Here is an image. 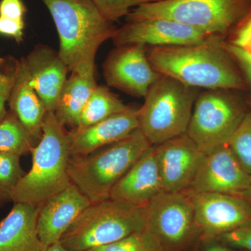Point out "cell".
<instances>
[{
  "instance_id": "1",
  "label": "cell",
  "mask_w": 251,
  "mask_h": 251,
  "mask_svg": "<svg viewBox=\"0 0 251 251\" xmlns=\"http://www.w3.org/2000/svg\"><path fill=\"white\" fill-rule=\"evenodd\" d=\"M154 70L185 85L206 90H243L247 82L221 37L192 46L153 47Z\"/></svg>"
},
{
  "instance_id": "2",
  "label": "cell",
  "mask_w": 251,
  "mask_h": 251,
  "mask_svg": "<svg viewBox=\"0 0 251 251\" xmlns=\"http://www.w3.org/2000/svg\"><path fill=\"white\" fill-rule=\"evenodd\" d=\"M57 28L59 57L69 71L95 77V58L100 46L116 28L91 0H42Z\"/></svg>"
},
{
  "instance_id": "3",
  "label": "cell",
  "mask_w": 251,
  "mask_h": 251,
  "mask_svg": "<svg viewBox=\"0 0 251 251\" xmlns=\"http://www.w3.org/2000/svg\"><path fill=\"white\" fill-rule=\"evenodd\" d=\"M31 153L30 171L20 180L12 202L40 206L72 184L68 171L72 157L69 132L54 112L46 113L42 136Z\"/></svg>"
},
{
  "instance_id": "4",
  "label": "cell",
  "mask_w": 251,
  "mask_h": 251,
  "mask_svg": "<svg viewBox=\"0 0 251 251\" xmlns=\"http://www.w3.org/2000/svg\"><path fill=\"white\" fill-rule=\"evenodd\" d=\"M152 146L138 128L90 154L72 156L68 170L71 182L91 203L109 199L112 187Z\"/></svg>"
},
{
  "instance_id": "5",
  "label": "cell",
  "mask_w": 251,
  "mask_h": 251,
  "mask_svg": "<svg viewBox=\"0 0 251 251\" xmlns=\"http://www.w3.org/2000/svg\"><path fill=\"white\" fill-rule=\"evenodd\" d=\"M145 226V206L109 198L91 203L59 242L69 251H87L116 242Z\"/></svg>"
},
{
  "instance_id": "6",
  "label": "cell",
  "mask_w": 251,
  "mask_h": 251,
  "mask_svg": "<svg viewBox=\"0 0 251 251\" xmlns=\"http://www.w3.org/2000/svg\"><path fill=\"white\" fill-rule=\"evenodd\" d=\"M251 10V0H161L132 9L126 21L161 18L223 37Z\"/></svg>"
},
{
  "instance_id": "7",
  "label": "cell",
  "mask_w": 251,
  "mask_h": 251,
  "mask_svg": "<svg viewBox=\"0 0 251 251\" xmlns=\"http://www.w3.org/2000/svg\"><path fill=\"white\" fill-rule=\"evenodd\" d=\"M198 90L161 75L138 110L139 128L153 146L187 131Z\"/></svg>"
},
{
  "instance_id": "8",
  "label": "cell",
  "mask_w": 251,
  "mask_h": 251,
  "mask_svg": "<svg viewBox=\"0 0 251 251\" xmlns=\"http://www.w3.org/2000/svg\"><path fill=\"white\" fill-rule=\"evenodd\" d=\"M146 227L162 251H191L201 239L191 198L186 192H163L145 206Z\"/></svg>"
},
{
  "instance_id": "9",
  "label": "cell",
  "mask_w": 251,
  "mask_h": 251,
  "mask_svg": "<svg viewBox=\"0 0 251 251\" xmlns=\"http://www.w3.org/2000/svg\"><path fill=\"white\" fill-rule=\"evenodd\" d=\"M226 90L198 94L186 135L204 154L227 145L247 114L244 105Z\"/></svg>"
},
{
  "instance_id": "10",
  "label": "cell",
  "mask_w": 251,
  "mask_h": 251,
  "mask_svg": "<svg viewBox=\"0 0 251 251\" xmlns=\"http://www.w3.org/2000/svg\"><path fill=\"white\" fill-rule=\"evenodd\" d=\"M191 198L201 239H216L251 226V206L241 196L186 191Z\"/></svg>"
},
{
  "instance_id": "11",
  "label": "cell",
  "mask_w": 251,
  "mask_h": 251,
  "mask_svg": "<svg viewBox=\"0 0 251 251\" xmlns=\"http://www.w3.org/2000/svg\"><path fill=\"white\" fill-rule=\"evenodd\" d=\"M108 86L135 97H146L161 74L154 70L147 55L145 46H117L103 64Z\"/></svg>"
},
{
  "instance_id": "12",
  "label": "cell",
  "mask_w": 251,
  "mask_h": 251,
  "mask_svg": "<svg viewBox=\"0 0 251 251\" xmlns=\"http://www.w3.org/2000/svg\"><path fill=\"white\" fill-rule=\"evenodd\" d=\"M214 37L186 25L154 18L127 21L116 29L112 39L117 46L168 47L196 45Z\"/></svg>"
},
{
  "instance_id": "13",
  "label": "cell",
  "mask_w": 251,
  "mask_h": 251,
  "mask_svg": "<svg viewBox=\"0 0 251 251\" xmlns=\"http://www.w3.org/2000/svg\"><path fill=\"white\" fill-rule=\"evenodd\" d=\"M154 148L163 191H188L197 175L204 153L186 133Z\"/></svg>"
},
{
  "instance_id": "14",
  "label": "cell",
  "mask_w": 251,
  "mask_h": 251,
  "mask_svg": "<svg viewBox=\"0 0 251 251\" xmlns=\"http://www.w3.org/2000/svg\"><path fill=\"white\" fill-rule=\"evenodd\" d=\"M251 184V176L243 169L228 145L204 154L189 191L241 196Z\"/></svg>"
},
{
  "instance_id": "15",
  "label": "cell",
  "mask_w": 251,
  "mask_h": 251,
  "mask_svg": "<svg viewBox=\"0 0 251 251\" xmlns=\"http://www.w3.org/2000/svg\"><path fill=\"white\" fill-rule=\"evenodd\" d=\"M91 202L74 184L40 206L37 229L43 249L61 238Z\"/></svg>"
},
{
  "instance_id": "16",
  "label": "cell",
  "mask_w": 251,
  "mask_h": 251,
  "mask_svg": "<svg viewBox=\"0 0 251 251\" xmlns=\"http://www.w3.org/2000/svg\"><path fill=\"white\" fill-rule=\"evenodd\" d=\"M32 88L48 112H54L63 86L67 80L69 68L58 52L39 46L23 58Z\"/></svg>"
},
{
  "instance_id": "17",
  "label": "cell",
  "mask_w": 251,
  "mask_h": 251,
  "mask_svg": "<svg viewBox=\"0 0 251 251\" xmlns=\"http://www.w3.org/2000/svg\"><path fill=\"white\" fill-rule=\"evenodd\" d=\"M139 128L138 110L129 108L90 126L69 132L72 156L90 154L117 143Z\"/></svg>"
},
{
  "instance_id": "18",
  "label": "cell",
  "mask_w": 251,
  "mask_h": 251,
  "mask_svg": "<svg viewBox=\"0 0 251 251\" xmlns=\"http://www.w3.org/2000/svg\"><path fill=\"white\" fill-rule=\"evenodd\" d=\"M163 191L152 146L112 187L110 198L132 205L145 206Z\"/></svg>"
},
{
  "instance_id": "19",
  "label": "cell",
  "mask_w": 251,
  "mask_h": 251,
  "mask_svg": "<svg viewBox=\"0 0 251 251\" xmlns=\"http://www.w3.org/2000/svg\"><path fill=\"white\" fill-rule=\"evenodd\" d=\"M13 72L14 83L8 100L10 110L37 143L42 136V127L47 110L30 85L23 59L16 61Z\"/></svg>"
},
{
  "instance_id": "20",
  "label": "cell",
  "mask_w": 251,
  "mask_h": 251,
  "mask_svg": "<svg viewBox=\"0 0 251 251\" xmlns=\"http://www.w3.org/2000/svg\"><path fill=\"white\" fill-rule=\"evenodd\" d=\"M14 204L0 221V251H42L37 229L41 206Z\"/></svg>"
},
{
  "instance_id": "21",
  "label": "cell",
  "mask_w": 251,
  "mask_h": 251,
  "mask_svg": "<svg viewBox=\"0 0 251 251\" xmlns=\"http://www.w3.org/2000/svg\"><path fill=\"white\" fill-rule=\"evenodd\" d=\"M97 86L95 77L83 76L72 73L68 77L59 94L54 112L62 125L76 127L79 117Z\"/></svg>"
},
{
  "instance_id": "22",
  "label": "cell",
  "mask_w": 251,
  "mask_h": 251,
  "mask_svg": "<svg viewBox=\"0 0 251 251\" xmlns=\"http://www.w3.org/2000/svg\"><path fill=\"white\" fill-rule=\"evenodd\" d=\"M129 108L107 87L97 85L87 100L75 128L95 125Z\"/></svg>"
},
{
  "instance_id": "23",
  "label": "cell",
  "mask_w": 251,
  "mask_h": 251,
  "mask_svg": "<svg viewBox=\"0 0 251 251\" xmlns=\"http://www.w3.org/2000/svg\"><path fill=\"white\" fill-rule=\"evenodd\" d=\"M36 142L11 110L0 122V153L22 156L31 153Z\"/></svg>"
},
{
  "instance_id": "24",
  "label": "cell",
  "mask_w": 251,
  "mask_h": 251,
  "mask_svg": "<svg viewBox=\"0 0 251 251\" xmlns=\"http://www.w3.org/2000/svg\"><path fill=\"white\" fill-rule=\"evenodd\" d=\"M21 157L0 153V207L12 202L13 193L25 174L21 167Z\"/></svg>"
},
{
  "instance_id": "25",
  "label": "cell",
  "mask_w": 251,
  "mask_h": 251,
  "mask_svg": "<svg viewBox=\"0 0 251 251\" xmlns=\"http://www.w3.org/2000/svg\"><path fill=\"white\" fill-rule=\"evenodd\" d=\"M227 145L243 169L251 176V110L247 112Z\"/></svg>"
},
{
  "instance_id": "26",
  "label": "cell",
  "mask_w": 251,
  "mask_h": 251,
  "mask_svg": "<svg viewBox=\"0 0 251 251\" xmlns=\"http://www.w3.org/2000/svg\"><path fill=\"white\" fill-rule=\"evenodd\" d=\"M87 251H162L159 244L146 226L108 245L95 248Z\"/></svg>"
},
{
  "instance_id": "27",
  "label": "cell",
  "mask_w": 251,
  "mask_h": 251,
  "mask_svg": "<svg viewBox=\"0 0 251 251\" xmlns=\"http://www.w3.org/2000/svg\"><path fill=\"white\" fill-rule=\"evenodd\" d=\"M102 15L110 22L114 23L126 17L132 9L140 5L161 0H91Z\"/></svg>"
},
{
  "instance_id": "28",
  "label": "cell",
  "mask_w": 251,
  "mask_h": 251,
  "mask_svg": "<svg viewBox=\"0 0 251 251\" xmlns=\"http://www.w3.org/2000/svg\"><path fill=\"white\" fill-rule=\"evenodd\" d=\"M216 239L234 249L251 251V226L223 234Z\"/></svg>"
},
{
  "instance_id": "29",
  "label": "cell",
  "mask_w": 251,
  "mask_h": 251,
  "mask_svg": "<svg viewBox=\"0 0 251 251\" xmlns=\"http://www.w3.org/2000/svg\"><path fill=\"white\" fill-rule=\"evenodd\" d=\"M226 47L239 66L247 85L249 87L251 96V54L245 50L232 44H226Z\"/></svg>"
},
{
  "instance_id": "30",
  "label": "cell",
  "mask_w": 251,
  "mask_h": 251,
  "mask_svg": "<svg viewBox=\"0 0 251 251\" xmlns=\"http://www.w3.org/2000/svg\"><path fill=\"white\" fill-rule=\"evenodd\" d=\"M27 8L22 0H1L0 16L12 20H24Z\"/></svg>"
},
{
  "instance_id": "31",
  "label": "cell",
  "mask_w": 251,
  "mask_h": 251,
  "mask_svg": "<svg viewBox=\"0 0 251 251\" xmlns=\"http://www.w3.org/2000/svg\"><path fill=\"white\" fill-rule=\"evenodd\" d=\"M231 44L242 48L251 54V10L241 23Z\"/></svg>"
},
{
  "instance_id": "32",
  "label": "cell",
  "mask_w": 251,
  "mask_h": 251,
  "mask_svg": "<svg viewBox=\"0 0 251 251\" xmlns=\"http://www.w3.org/2000/svg\"><path fill=\"white\" fill-rule=\"evenodd\" d=\"M24 20H12L0 16V34L14 38L20 43L23 40Z\"/></svg>"
},
{
  "instance_id": "33",
  "label": "cell",
  "mask_w": 251,
  "mask_h": 251,
  "mask_svg": "<svg viewBox=\"0 0 251 251\" xmlns=\"http://www.w3.org/2000/svg\"><path fill=\"white\" fill-rule=\"evenodd\" d=\"M14 83V72L6 74L4 78L0 81V122L7 113L6 103L9 100L10 92Z\"/></svg>"
},
{
  "instance_id": "34",
  "label": "cell",
  "mask_w": 251,
  "mask_h": 251,
  "mask_svg": "<svg viewBox=\"0 0 251 251\" xmlns=\"http://www.w3.org/2000/svg\"><path fill=\"white\" fill-rule=\"evenodd\" d=\"M191 251H244L234 249L217 239H201Z\"/></svg>"
},
{
  "instance_id": "35",
  "label": "cell",
  "mask_w": 251,
  "mask_h": 251,
  "mask_svg": "<svg viewBox=\"0 0 251 251\" xmlns=\"http://www.w3.org/2000/svg\"><path fill=\"white\" fill-rule=\"evenodd\" d=\"M42 251H69L66 249L65 247H63L60 242L56 243V244H52L49 247H46L45 249H43Z\"/></svg>"
},
{
  "instance_id": "36",
  "label": "cell",
  "mask_w": 251,
  "mask_h": 251,
  "mask_svg": "<svg viewBox=\"0 0 251 251\" xmlns=\"http://www.w3.org/2000/svg\"><path fill=\"white\" fill-rule=\"evenodd\" d=\"M242 197L244 198L251 206V184L247 191L242 195Z\"/></svg>"
},
{
  "instance_id": "37",
  "label": "cell",
  "mask_w": 251,
  "mask_h": 251,
  "mask_svg": "<svg viewBox=\"0 0 251 251\" xmlns=\"http://www.w3.org/2000/svg\"><path fill=\"white\" fill-rule=\"evenodd\" d=\"M3 59H0V66H1V63L3 62ZM5 75H6V74H1V72H0V81L2 80L4 78Z\"/></svg>"
}]
</instances>
